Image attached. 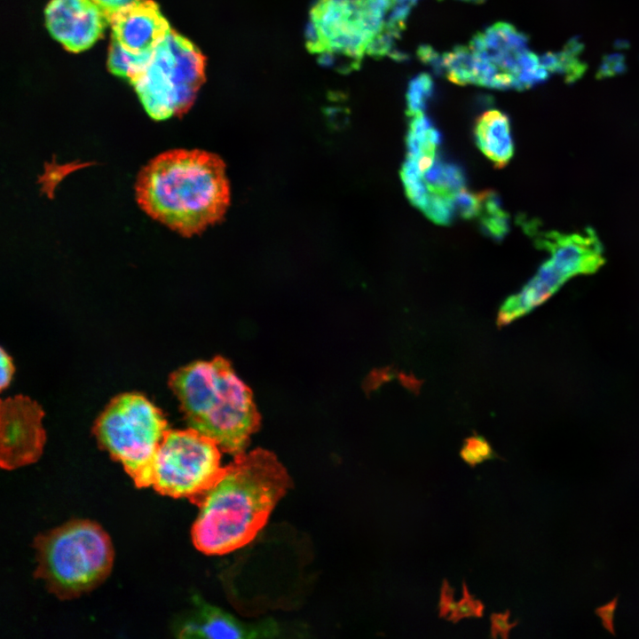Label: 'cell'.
<instances>
[{
  "label": "cell",
  "mask_w": 639,
  "mask_h": 639,
  "mask_svg": "<svg viewBox=\"0 0 639 639\" xmlns=\"http://www.w3.org/2000/svg\"><path fill=\"white\" fill-rule=\"evenodd\" d=\"M291 478L277 456L256 448L234 456L198 504L192 527L194 547L224 555L251 542L265 525Z\"/></svg>",
  "instance_id": "1"
},
{
  "label": "cell",
  "mask_w": 639,
  "mask_h": 639,
  "mask_svg": "<svg viewBox=\"0 0 639 639\" xmlns=\"http://www.w3.org/2000/svg\"><path fill=\"white\" fill-rule=\"evenodd\" d=\"M136 198L152 218L193 236L225 214L230 190L223 161L201 150L174 149L152 159L139 172Z\"/></svg>",
  "instance_id": "2"
},
{
  "label": "cell",
  "mask_w": 639,
  "mask_h": 639,
  "mask_svg": "<svg viewBox=\"0 0 639 639\" xmlns=\"http://www.w3.org/2000/svg\"><path fill=\"white\" fill-rule=\"evenodd\" d=\"M169 383L188 428L233 456L245 453L261 418L252 391L227 359L192 362L175 371Z\"/></svg>",
  "instance_id": "3"
},
{
  "label": "cell",
  "mask_w": 639,
  "mask_h": 639,
  "mask_svg": "<svg viewBox=\"0 0 639 639\" xmlns=\"http://www.w3.org/2000/svg\"><path fill=\"white\" fill-rule=\"evenodd\" d=\"M35 576L62 600L79 597L99 587L110 574L114 548L97 523L72 520L35 540Z\"/></svg>",
  "instance_id": "4"
},
{
  "label": "cell",
  "mask_w": 639,
  "mask_h": 639,
  "mask_svg": "<svg viewBox=\"0 0 639 639\" xmlns=\"http://www.w3.org/2000/svg\"><path fill=\"white\" fill-rule=\"evenodd\" d=\"M169 430L157 406L144 395L129 392L110 401L93 431L99 446L143 488L152 485L154 460Z\"/></svg>",
  "instance_id": "5"
},
{
  "label": "cell",
  "mask_w": 639,
  "mask_h": 639,
  "mask_svg": "<svg viewBox=\"0 0 639 639\" xmlns=\"http://www.w3.org/2000/svg\"><path fill=\"white\" fill-rule=\"evenodd\" d=\"M205 57L188 39L170 28L133 83L150 117L156 121L185 114L205 80Z\"/></svg>",
  "instance_id": "6"
},
{
  "label": "cell",
  "mask_w": 639,
  "mask_h": 639,
  "mask_svg": "<svg viewBox=\"0 0 639 639\" xmlns=\"http://www.w3.org/2000/svg\"><path fill=\"white\" fill-rule=\"evenodd\" d=\"M390 0H318L310 13L306 47L322 64L348 59L356 68L374 37L383 29Z\"/></svg>",
  "instance_id": "7"
},
{
  "label": "cell",
  "mask_w": 639,
  "mask_h": 639,
  "mask_svg": "<svg viewBox=\"0 0 639 639\" xmlns=\"http://www.w3.org/2000/svg\"><path fill=\"white\" fill-rule=\"evenodd\" d=\"M220 447L188 428L169 430L153 463L152 485L159 493L198 506L221 477Z\"/></svg>",
  "instance_id": "8"
},
{
  "label": "cell",
  "mask_w": 639,
  "mask_h": 639,
  "mask_svg": "<svg viewBox=\"0 0 639 639\" xmlns=\"http://www.w3.org/2000/svg\"><path fill=\"white\" fill-rule=\"evenodd\" d=\"M40 406L24 396L2 400L0 408V463L14 469L33 463L45 442Z\"/></svg>",
  "instance_id": "9"
},
{
  "label": "cell",
  "mask_w": 639,
  "mask_h": 639,
  "mask_svg": "<svg viewBox=\"0 0 639 639\" xmlns=\"http://www.w3.org/2000/svg\"><path fill=\"white\" fill-rule=\"evenodd\" d=\"M109 23V12L94 0H51L45 24L51 36L67 51L89 49Z\"/></svg>",
  "instance_id": "10"
},
{
  "label": "cell",
  "mask_w": 639,
  "mask_h": 639,
  "mask_svg": "<svg viewBox=\"0 0 639 639\" xmlns=\"http://www.w3.org/2000/svg\"><path fill=\"white\" fill-rule=\"evenodd\" d=\"M469 47L476 57L494 67L500 76L501 89L520 90L529 52L524 34L511 24L498 22L477 34Z\"/></svg>",
  "instance_id": "11"
},
{
  "label": "cell",
  "mask_w": 639,
  "mask_h": 639,
  "mask_svg": "<svg viewBox=\"0 0 639 639\" xmlns=\"http://www.w3.org/2000/svg\"><path fill=\"white\" fill-rule=\"evenodd\" d=\"M280 632L272 619L248 623L200 596L193 597L192 611L176 626L179 638H268Z\"/></svg>",
  "instance_id": "12"
},
{
  "label": "cell",
  "mask_w": 639,
  "mask_h": 639,
  "mask_svg": "<svg viewBox=\"0 0 639 639\" xmlns=\"http://www.w3.org/2000/svg\"><path fill=\"white\" fill-rule=\"evenodd\" d=\"M114 37L125 50L139 54L154 51L170 30L156 3L132 0L109 13Z\"/></svg>",
  "instance_id": "13"
},
{
  "label": "cell",
  "mask_w": 639,
  "mask_h": 639,
  "mask_svg": "<svg viewBox=\"0 0 639 639\" xmlns=\"http://www.w3.org/2000/svg\"><path fill=\"white\" fill-rule=\"evenodd\" d=\"M536 241L548 251L549 259L567 280L591 274L604 263L603 247L591 229L572 234L549 232L539 235Z\"/></svg>",
  "instance_id": "14"
},
{
  "label": "cell",
  "mask_w": 639,
  "mask_h": 639,
  "mask_svg": "<svg viewBox=\"0 0 639 639\" xmlns=\"http://www.w3.org/2000/svg\"><path fill=\"white\" fill-rule=\"evenodd\" d=\"M475 138L477 147L498 168L504 167L513 156L509 119L499 110H488L477 118Z\"/></svg>",
  "instance_id": "15"
},
{
  "label": "cell",
  "mask_w": 639,
  "mask_h": 639,
  "mask_svg": "<svg viewBox=\"0 0 639 639\" xmlns=\"http://www.w3.org/2000/svg\"><path fill=\"white\" fill-rule=\"evenodd\" d=\"M430 193L454 197L465 188L466 177L462 167L444 161L437 154L433 165L423 174Z\"/></svg>",
  "instance_id": "16"
},
{
  "label": "cell",
  "mask_w": 639,
  "mask_h": 639,
  "mask_svg": "<svg viewBox=\"0 0 639 639\" xmlns=\"http://www.w3.org/2000/svg\"><path fill=\"white\" fill-rule=\"evenodd\" d=\"M440 142V132L424 113L411 117L406 138V157L436 155Z\"/></svg>",
  "instance_id": "17"
},
{
  "label": "cell",
  "mask_w": 639,
  "mask_h": 639,
  "mask_svg": "<svg viewBox=\"0 0 639 639\" xmlns=\"http://www.w3.org/2000/svg\"><path fill=\"white\" fill-rule=\"evenodd\" d=\"M153 52L154 51L132 53L112 37L107 59L108 69L112 74L125 78L133 84L148 65Z\"/></svg>",
  "instance_id": "18"
},
{
  "label": "cell",
  "mask_w": 639,
  "mask_h": 639,
  "mask_svg": "<svg viewBox=\"0 0 639 639\" xmlns=\"http://www.w3.org/2000/svg\"><path fill=\"white\" fill-rule=\"evenodd\" d=\"M481 209L478 217L485 233L497 241L503 239L509 230V215L504 211L496 193H480Z\"/></svg>",
  "instance_id": "19"
},
{
  "label": "cell",
  "mask_w": 639,
  "mask_h": 639,
  "mask_svg": "<svg viewBox=\"0 0 639 639\" xmlns=\"http://www.w3.org/2000/svg\"><path fill=\"white\" fill-rule=\"evenodd\" d=\"M442 70L453 83L468 84L475 82L474 56L469 47L458 46L442 57Z\"/></svg>",
  "instance_id": "20"
},
{
  "label": "cell",
  "mask_w": 639,
  "mask_h": 639,
  "mask_svg": "<svg viewBox=\"0 0 639 639\" xmlns=\"http://www.w3.org/2000/svg\"><path fill=\"white\" fill-rule=\"evenodd\" d=\"M432 93L433 81L428 74L422 73L414 77L406 94L407 115L411 117L424 113Z\"/></svg>",
  "instance_id": "21"
},
{
  "label": "cell",
  "mask_w": 639,
  "mask_h": 639,
  "mask_svg": "<svg viewBox=\"0 0 639 639\" xmlns=\"http://www.w3.org/2000/svg\"><path fill=\"white\" fill-rule=\"evenodd\" d=\"M421 210L434 223L446 225L452 222L455 213L454 197L430 192Z\"/></svg>",
  "instance_id": "22"
},
{
  "label": "cell",
  "mask_w": 639,
  "mask_h": 639,
  "mask_svg": "<svg viewBox=\"0 0 639 639\" xmlns=\"http://www.w3.org/2000/svg\"><path fill=\"white\" fill-rule=\"evenodd\" d=\"M460 454L462 460L471 467L497 457L487 440L477 435L465 439Z\"/></svg>",
  "instance_id": "23"
},
{
  "label": "cell",
  "mask_w": 639,
  "mask_h": 639,
  "mask_svg": "<svg viewBox=\"0 0 639 639\" xmlns=\"http://www.w3.org/2000/svg\"><path fill=\"white\" fill-rule=\"evenodd\" d=\"M484 609L483 603L469 593L466 583L463 582L462 597L456 603L455 608L446 619L457 623L465 618H480L483 616Z\"/></svg>",
  "instance_id": "24"
},
{
  "label": "cell",
  "mask_w": 639,
  "mask_h": 639,
  "mask_svg": "<svg viewBox=\"0 0 639 639\" xmlns=\"http://www.w3.org/2000/svg\"><path fill=\"white\" fill-rule=\"evenodd\" d=\"M455 212L465 219L478 217L481 209V196L467 191L465 188L454 196Z\"/></svg>",
  "instance_id": "25"
},
{
  "label": "cell",
  "mask_w": 639,
  "mask_h": 639,
  "mask_svg": "<svg viewBox=\"0 0 639 639\" xmlns=\"http://www.w3.org/2000/svg\"><path fill=\"white\" fill-rule=\"evenodd\" d=\"M398 35L399 34L383 27L370 42L366 53L372 57H383L390 54L393 49L395 39L398 38Z\"/></svg>",
  "instance_id": "26"
},
{
  "label": "cell",
  "mask_w": 639,
  "mask_h": 639,
  "mask_svg": "<svg viewBox=\"0 0 639 639\" xmlns=\"http://www.w3.org/2000/svg\"><path fill=\"white\" fill-rule=\"evenodd\" d=\"M510 611L508 610L501 613H492L490 617L491 621V637L497 638L501 637L503 639L509 638L510 630L515 627L518 621L509 622V619Z\"/></svg>",
  "instance_id": "27"
},
{
  "label": "cell",
  "mask_w": 639,
  "mask_h": 639,
  "mask_svg": "<svg viewBox=\"0 0 639 639\" xmlns=\"http://www.w3.org/2000/svg\"><path fill=\"white\" fill-rule=\"evenodd\" d=\"M454 589L446 580H443L438 604V615L440 618H447L455 608L456 603L454 599Z\"/></svg>",
  "instance_id": "28"
},
{
  "label": "cell",
  "mask_w": 639,
  "mask_h": 639,
  "mask_svg": "<svg viewBox=\"0 0 639 639\" xmlns=\"http://www.w3.org/2000/svg\"><path fill=\"white\" fill-rule=\"evenodd\" d=\"M618 601L619 596H616L612 600L595 610L596 615L601 619L603 627L613 635H615L613 619Z\"/></svg>",
  "instance_id": "29"
},
{
  "label": "cell",
  "mask_w": 639,
  "mask_h": 639,
  "mask_svg": "<svg viewBox=\"0 0 639 639\" xmlns=\"http://www.w3.org/2000/svg\"><path fill=\"white\" fill-rule=\"evenodd\" d=\"M625 70V64L623 56L614 54L604 59L602 64L598 75L599 76H610Z\"/></svg>",
  "instance_id": "30"
},
{
  "label": "cell",
  "mask_w": 639,
  "mask_h": 639,
  "mask_svg": "<svg viewBox=\"0 0 639 639\" xmlns=\"http://www.w3.org/2000/svg\"><path fill=\"white\" fill-rule=\"evenodd\" d=\"M1 389L4 390L7 387L11 382L13 374V365L11 358L7 353L4 352V349H1Z\"/></svg>",
  "instance_id": "31"
},
{
  "label": "cell",
  "mask_w": 639,
  "mask_h": 639,
  "mask_svg": "<svg viewBox=\"0 0 639 639\" xmlns=\"http://www.w3.org/2000/svg\"><path fill=\"white\" fill-rule=\"evenodd\" d=\"M109 13L127 4L132 0H94Z\"/></svg>",
  "instance_id": "32"
},
{
  "label": "cell",
  "mask_w": 639,
  "mask_h": 639,
  "mask_svg": "<svg viewBox=\"0 0 639 639\" xmlns=\"http://www.w3.org/2000/svg\"><path fill=\"white\" fill-rule=\"evenodd\" d=\"M391 5H406L413 7L418 0H390Z\"/></svg>",
  "instance_id": "33"
},
{
  "label": "cell",
  "mask_w": 639,
  "mask_h": 639,
  "mask_svg": "<svg viewBox=\"0 0 639 639\" xmlns=\"http://www.w3.org/2000/svg\"><path fill=\"white\" fill-rule=\"evenodd\" d=\"M465 1H470V2H475V3H477V2H481V1H483V0H465Z\"/></svg>",
  "instance_id": "34"
}]
</instances>
